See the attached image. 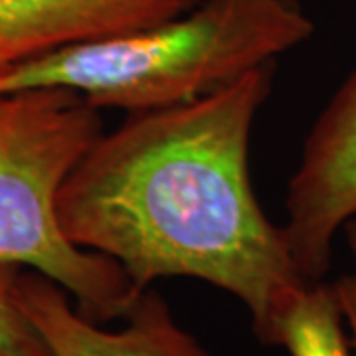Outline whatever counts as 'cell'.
I'll list each match as a JSON object with an SVG mask.
<instances>
[{"instance_id": "cell-1", "label": "cell", "mask_w": 356, "mask_h": 356, "mask_svg": "<svg viewBox=\"0 0 356 356\" xmlns=\"http://www.w3.org/2000/svg\"><path fill=\"white\" fill-rule=\"evenodd\" d=\"M273 64L202 97L133 113L95 140L58 192L70 242L107 255L139 291L163 277H194L242 301L261 343L309 285L281 226L250 178L255 115Z\"/></svg>"}, {"instance_id": "cell-2", "label": "cell", "mask_w": 356, "mask_h": 356, "mask_svg": "<svg viewBox=\"0 0 356 356\" xmlns=\"http://www.w3.org/2000/svg\"><path fill=\"white\" fill-rule=\"evenodd\" d=\"M299 0H200L168 22L76 42L0 72V95L64 88L131 113L202 97L311 38Z\"/></svg>"}, {"instance_id": "cell-3", "label": "cell", "mask_w": 356, "mask_h": 356, "mask_svg": "<svg viewBox=\"0 0 356 356\" xmlns=\"http://www.w3.org/2000/svg\"><path fill=\"white\" fill-rule=\"evenodd\" d=\"M102 135L97 109L74 89L0 95V259L58 283L99 325L127 318L145 293L115 259L60 228L58 192Z\"/></svg>"}, {"instance_id": "cell-4", "label": "cell", "mask_w": 356, "mask_h": 356, "mask_svg": "<svg viewBox=\"0 0 356 356\" xmlns=\"http://www.w3.org/2000/svg\"><path fill=\"white\" fill-rule=\"evenodd\" d=\"M281 226L301 275L329 271L334 236L356 216V70L318 115L287 188Z\"/></svg>"}, {"instance_id": "cell-5", "label": "cell", "mask_w": 356, "mask_h": 356, "mask_svg": "<svg viewBox=\"0 0 356 356\" xmlns=\"http://www.w3.org/2000/svg\"><path fill=\"white\" fill-rule=\"evenodd\" d=\"M20 303L54 356H208L156 293L140 295L119 331L83 317L67 291L36 271H22Z\"/></svg>"}, {"instance_id": "cell-6", "label": "cell", "mask_w": 356, "mask_h": 356, "mask_svg": "<svg viewBox=\"0 0 356 356\" xmlns=\"http://www.w3.org/2000/svg\"><path fill=\"white\" fill-rule=\"evenodd\" d=\"M200 0H0V72L76 42L168 22Z\"/></svg>"}, {"instance_id": "cell-7", "label": "cell", "mask_w": 356, "mask_h": 356, "mask_svg": "<svg viewBox=\"0 0 356 356\" xmlns=\"http://www.w3.org/2000/svg\"><path fill=\"white\" fill-rule=\"evenodd\" d=\"M343 315L332 285L309 283L275 317L267 344L291 356H350Z\"/></svg>"}, {"instance_id": "cell-8", "label": "cell", "mask_w": 356, "mask_h": 356, "mask_svg": "<svg viewBox=\"0 0 356 356\" xmlns=\"http://www.w3.org/2000/svg\"><path fill=\"white\" fill-rule=\"evenodd\" d=\"M22 271L0 259V356H54L20 303Z\"/></svg>"}, {"instance_id": "cell-9", "label": "cell", "mask_w": 356, "mask_h": 356, "mask_svg": "<svg viewBox=\"0 0 356 356\" xmlns=\"http://www.w3.org/2000/svg\"><path fill=\"white\" fill-rule=\"evenodd\" d=\"M344 238L348 242V250L353 255V269L341 275L332 283V289L337 295V301L341 307L343 323L348 329V344L356 356V216L344 224Z\"/></svg>"}]
</instances>
